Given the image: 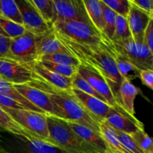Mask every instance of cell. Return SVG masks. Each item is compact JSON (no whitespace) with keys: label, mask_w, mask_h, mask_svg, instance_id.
<instances>
[{"label":"cell","mask_w":153,"mask_h":153,"mask_svg":"<svg viewBox=\"0 0 153 153\" xmlns=\"http://www.w3.org/2000/svg\"><path fill=\"white\" fill-rule=\"evenodd\" d=\"M143 43L153 52V18L149 20L143 34Z\"/></svg>","instance_id":"39"},{"label":"cell","mask_w":153,"mask_h":153,"mask_svg":"<svg viewBox=\"0 0 153 153\" xmlns=\"http://www.w3.org/2000/svg\"><path fill=\"white\" fill-rule=\"evenodd\" d=\"M73 131L88 145L94 148L98 153H107V147L100 133L96 132L88 127L76 122L64 120Z\"/></svg>","instance_id":"19"},{"label":"cell","mask_w":153,"mask_h":153,"mask_svg":"<svg viewBox=\"0 0 153 153\" xmlns=\"http://www.w3.org/2000/svg\"><path fill=\"white\" fill-rule=\"evenodd\" d=\"M0 15L22 25L19 10L16 1L13 0H0Z\"/></svg>","instance_id":"27"},{"label":"cell","mask_w":153,"mask_h":153,"mask_svg":"<svg viewBox=\"0 0 153 153\" xmlns=\"http://www.w3.org/2000/svg\"><path fill=\"white\" fill-rule=\"evenodd\" d=\"M32 73V77L37 78L52 87L63 91H71L73 89L72 79L61 76L45 68L38 61L28 66Z\"/></svg>","instance_id":"16"},{"label":"cell","mask_w":153,"mask_h":153,"mask_svg":"<svg viewBox=\"0 0 153 153\" xmlns=\"http://www.w3.org/2000/svg\"><path fill=\"white\" fill-rule=\"evenodd\" d=\"M0 153H10L8 150L5 149V147L3 145L2 141H1V136H0Z\"/></svg>","instance_id":"42"},{"label":"cell","mask_w":153,"mask_h":153,"mask_svg":"<svg viewBox=\"0 0 153 153\" xmlns=\"http://www.w3.org/2000/svg\"><path fill=\"white\" fill-rule=\"evenodd\" d=\"M139 78L145 86L150 90H153V70H140L139 73Z\"/></svg>","instance_id":"41"},{"label":"cell","mask_w":153,"mask_h":153,"mask_svg":"<svg viewBox=\"0 0 153 153\" xmlns=\"http://www.w3.org/2000/svg\"><path fill=\"white\" fill-rule=\"evenodd\" d=\"M140 92L139 88L129 81L123 79L119 89V99L120 105L124 110L132 116L134 115V100Z\"/></svg>","instance_id":"21"},{"label":"cell","mask_w":153,"mask_h":153,"mask_svg":"<svg viewBox=\"0 0 153 153\" xmlns=\"http://www.w3.org/2000/svg\"><path fill=\"white\" fill-rule=\"evenodd\" d=\"M31 1L43 21L49 26H52L54 16H55L53 0H31Z\"/></svg>","instance_id":"25"},{"label":"cell","mask_w":153,"mask_h":153,"mask_svg":"<svg viewBox=\"0 0 153 153\" xmlns=\"http://www.w3.org/2000/svg\"><path fill=\"white\" fill-rule=\"evenodd\" d=\"M19 126L40 138V140L52 143L49 135L46 115L26 109H14L2 108Z\"/></svg>","instance_id":"5"},{"label":"cell","mask_w":153,"mask_h":153,"mask_svg":"<svg viewBox=\"0 0 153 153\" xmlns=\"http://www.w3.org/2000/svg\"><path fill=\"white\" fill-rule=\"evenodd\" d=\"M103 2L110 7L117 15L127 17L130 9L129 0H102Z\"/></svg>","instance_id":"35"},{"label":"cell","mask_w":153,"mask_h":153,"mask_svg":"<svg viewBox=\"0 0 153 153\" xmlns=\"http://www.w3.org/2000/svg\"><path fill=\"white\" fill-rule=\"evenodd\" d=\"M59 35L79 43L98 44L102 42L101 33L94 25L79 20H55L52 24Z\"/></svg>","instance_id":"4"},{"label":"cell","mask_w":153,"mask_h":153,"mask_svg":"<svg viewBox=\"0 0 153 153\" xmlns=\"http://www.w3.org/2000/svg\"><path fill=\"white\" fill-rule=\"evenodd\" d=\"M77 73L88 82L94 90L106 100L110 107H114L117 104L111 91L110 87L100 73L82 64L78 67Z\"/></svg>","instance_id":"13"},{"label":"cell","mask_w":153,"mask_h":153,"mask_svg":"<svg viewBox=\"0 0 153 153\" xmlns=\"http://www.w3.org/2000/svg\"><path fill=\"white\" fill-rule=\"evenodd\" d=\"M0 94H5V95L11 96L13 98H15L16 100H17L18 101L20 102L21 103H22L24 105L26 106V107L28 108V110L34 111H37L39 112V113L45 114V113L43 111L35 107L34 105H33L31 104V102H29L28 100H25L21 94H19V93L16 91V90L14 88L13 85L6 82V81L3 80L1 78H0Z\"/></svg>","instance_id":"26"},{"label":"cell","mask_w":153,"mask_h":153,"mask_svg":"<svg viewBox=\"0 0 153 153\" xmlns=\"http://www.w3.org/2000/svg\"><path fill=\"white\" fill-rule=\"evenodd\" d=\"M0 106L1 108L14 109H26L28 108L10 95L0 94Z\"/></svg>","instance_id":"37"},{"label":"cell","mask_w":153,"mask_h":153,"mask_svg":"<svg viewBox=\"0 0 153 153\" xmlns=\"http://www.w3.org/2000/svg\"><path fill=\"white\" fill-rule=\"evenodd\" d=\"M129 28L126 17L117 15L116 23H115L114 34L111 39V41L115 43H122L131 37Z\"/></svg>","instance_id":"29"},{"label":"cell","mask_w":153,"mask_h":153,"mask_svg":"<svg viewBox=\"0 0 153 153\" xmlns=\"http://www.w3.org/2000/svg\"><path fill=\"white\" fill-rule=\"evenodd\" d=\"M13 87L25 100L37 108L43 111L45 114L58 117V113L46 93L28 83L13 85Z\"/></svg>","instance_id":"12"},{"label":"cell","mask_w":153,"mask_h":153,"mask_svg":"<svg viewBox=\"0 0 153 153\" xmlns=\"http://www.w3.org/2000/svg\"><path fill=\"white\" fill-rule=\"evenodd\" d=\"M20 140L22 143L19 153H68L58 146L37 139Z\"/></svg>","instance_id":"22"},{"label":"cell","mask_w":153,"mask_h":153,"mask_svg":"<svg viewBox=\"0 0 153 153\" xmlns=\"http://www.w3.org/2000/svg\"><path fill=\"white\" fill-rule=\"evenodd\" d=\"M0 27L10 39L16 38L26 32L23 25L16 23L0 15Z\"/></svg>","instance_id":"30"},{"label":"cell","mask_w":153,"mask_h":153,"mask_svg":"<svg viewBox=\"0 0 153 153\" xmlns=\"http://www.w3.org/2000/svg\"><path fill=\"white\" fill-rule=\"evenodd\" d=\"M53 6L55 13L54 21L67 19L79 20L88 22L92 25L85 10L83 0H53Z\"/></svg>","instance_id":"11"},{"label":"cell","mask_w":153,"mask_h":153,"mask_svg":"<svg viewBox=\"0 0 153 153\" xmlns=\"http://www.w3.org/2000/svg\"><path fill=\"white\" fill-rule=\"evenodd\" d=\"M83 3L92 25L97 31L103 34L105 22L100 0H83Z\"/></svg>","instance_id":"24"},{"label":"cell","mask_w":153,"mask_h":153,"mask_svg":"<svg viewBox=\"0 0 153 153\" xmlns=\"http://www.w3.org/2000/svg\"><path fill=\"white\" fill-rule=\"evenodd\" d=\"M100 133L107 147V153H128L120 143L115 130L105 120L100 123Z\"/></svg>","instance_id":"23"},{"label":"cell","mask_w":153,"mask_h":153,"mask_svg":"<svg viewBox=\"0 0 153 153\" xmlns=\"http://www.w3.org/2000/svg\"><path fill=\"white\" fill-rule=\"evenodd\" d=\"M46 117L52 144L68 153H98L79 137L64 120L52 115Z\"/></svg>","instance_id":"3"},{"label":"cell","mask_w":153,"mask_h":153,"mask_svg":"<svg viewBox=\"0 0 153 153\" xmlns=\"http://www.w3.org/2000/svg\"><path fill=\"white\" fill-rule=\"evenodd\" d=\"M100 3H101L103 18H104L105 22V30L103 34L106 37H108L110 40H111L114 36V34L115 23H116L117 14L114 10H112L110 7H108L103 2L102 0H100Z\"/></svg>","instance_id":"28"},{"label":"cell","mask_w":153,"mask_h":153,"mask_svg":"<svg viewBox=\"0 0 153 153\" xmlns=\"http://www.w3.org/2000/svg\"><path fill=\"white\" fill-rule=\"evenodd\" d=\"M11 39L2 31L0 27V58H7Z\"/></svg>","instance_id":"38"},{"label":"cell","mask_w":153,"mask_h":153,"mask_svg":"<svg viewBox=\"0 0 153 153\" xmlns=\"http://www.w3.org/2000/svg\"><path fill=\"white\" fill-rule=\"evenodd\" d=\"M37 61L47 70L54 72L55 73H58L61 76H65V77L72 79L77 73L78 67L57 64V63L46 61V60H39Z\"/></svg>","instance_id":"31"},{"label":"cell","mask_w":153,"mask_h":153,"mask_svg":"<svg viewBox=\"0 0 153 153\" xmlns=\"http://www.w3.org/2000/svg\"><path fill=\"white\" fill-rule=\"evenodd\" d=\"M101 40L109 53L113 57L117 68L122 79L131 82V80H134L137 78H139L140 70L136 68L115 49L111 40H110L102 33H101Z\"/></svg>","instance_id":"15"},{"label":"cell","mask_w":153,"mask_h":153,"mask_svg":"<svg viewBox=\"0 0 153 153\" xmlns=\"http://www.w3.org/2000/svg\"><path fill=\"white\" fill-rule=\"evenodd\" d=\"M72 85H73V88H76V89L79 90V91H82V92L85 93V94H88V95L96 97L98 100L107 103L106 100L100 94H98L94 90V88L88 82H86L80 75L78 74V73H76L72 78Z\"/></svg>","instance_id":"34"},{"label":"cell","mask_w":153,"mask_h":153,"mask_svg":"<svg viewBox=\"0 0 153 153\" xmlns=\"http://www.w3.org/2000/svg\"><path fill=\"white\" fill-rule=\"evenodd\" d=\"M5 131L7 132L16 135L19 139L32 140L37 139L40 140L37 136L27 131L25 128L19 126L17 123L13 120V118L7 113H6L2 108L0 106V131Z\"/></svg>","instance_id":"20"},{"label":"cell","mask_w":153,"mask_h":153,"mask_svg":"<svg viewBox=\"0 0 153 153\" xmlns=\"http://www.w3.org/2000/svg\"><path fill=\"white\" fill-rule=\"evenodd\" d=\"M15 1L19 10L22 25L27 31L37 37L52 28L43 21L31 0H16Z\"/></svg>","instance_id":"9"},{"label":"cell","mask_w":153,"mask_h":153,"mask_svg":"<svg viewBox=\"0 0 153 153\" xmlns=\"http://www.w3.org/2000/svg\"><path fill=\"white\" fill-rule=\"evenodd\" d=\"M105 121L116 131L128 134L144 128L143 123L137 120L135 116L127 113L123 108L118 104L111 107Z\"/></svg>","instance_id":"8"},{"label":"cell","mask_w":153,"mask_h":153,"mask_svg":"<svg viewBox=\"0 0 153 153\" xmlns=\"http://www.w3.org/2000/svg\"><path fill=\"white\" fill-rule=\"evenodd\" d=\"M28 84L47 94L58 113V118L73 121L100 133V122L86 110L72 91L58 89L34 77Z\"/></svg>","instance_id":"2"},{"label":"cell","mask_w":153,"mask_h":153,"mask_svg":"<svg viewBox=\"0 0 153 153\" xmlns=\"http://www.w3.org/2000/svg\"><path fill=\"white\" fill-rule=\"evenodd\" d=\"M115 49L139 70H153V52L143 44H137L132 37L122 43L112 42Z\"/></svg>","instance_id":"6"},{"label":"cell","mask_w":153,"mask_h":153,"mask_svg":"<svg viewBox=\"0 0 153 153\" xmlns=\"http://www.w3.org/2000/svg\"><path fill=\"white\" fill-rule=\"evenodd\" d=\"M0 78L12 85L28 83L32 73L28 66L8 58H0Z\"/></svg>","instance_id":"10"},{"label":"cell","mask_w":153,"mask_h":153,"mask_svg":"<svg viewBox=\"0 0 153 153\" xmlns=\"http://www.w3.org/2000/svg\"><path fill=\"white\" fill-rule=\"evenodd\" d=\"M7 58L27 66L38 61L36 36L26 31L19 37L11 39Z\"/></svg>","instance_id":"7"},{"label":"cell","mask_w":153,"mask_h":153,"mask_svg":"<svg viewBox=\"0 0 153 153\" xmlns=\"http://www.w3.org/2000/svg\"><path fill=\"white\" fill-rule=\"evenodd\" d=\"M67 52L76 58L80 64L100 73L107 82L117 103L120 105L119 89L123 79L118 72L113 57L102 42L98 44H84L68 40L56 33Z\"/></svg>","instance_id":"1"},{"label":"cell","mask_w":153,"mask_h":153,"mask_svg":"<svg viewBox=\"0 0 153 153\" xmlns=\"http://www.w3.org/2000/svg\"><path fill=\"white\" fill-rule=\"evenodd\" d=\"M131 4L137 6L150 16H153V1L152 0H129Z\"/></svg>","instance_id":"40"},{"label":"cell","mask_w":153,"mask_h":153,"mask_svg":"<svg viewBox=\"0 0 153 153\" xmlns=\"http://www.w3.org/2000/svg\"><path fill=\"white\" fill-rule=\"evenodd\" d=\"M39 60H46V61H52L57 64H64V65L72 66V67H78L80 65V62L76 58L70 55L68 52H61L52 55H46Z\"/></svg>","instance_id":"32"},{"label":"cell","mask_w":153,"mask_h":153,"mask_svg":"<svg viewBox=\"0 0 153 153\" xmlns=\"http://www.w3.org/2000/svg\"><path fill=\"white\" fill-rule=\"evenodd\" d=\"M130 135L142 153H153L152 139L145 131L144 128L138 130Z\"/></svg>","instance_id":"33"},{"label":"cell","mask_w":153,"mask_h":153,"mask_svg":"<svg viewBox=\"0 0 153 153\" xmlns=\"http://www.w3.org/2000/svg\"><path fill=\"white\" fill-rule=\"evenodd\" d=\"M115 132L117 135L120 143H121L122 146L126 149V152L128 153H142L130 134L116 131V130H115Z\"/></svg>","instance_id":"36"},{"label":"cell","mask_w":153,"mask_h":153,"mask_svg":"<svg viewBox=\"0 0 153 153\" xmlns=\"http://www.w3.org/2000/svg\"><path fill=\"white\" fill-rule=\"evenodd\" d=\"M130 2V1H129ZM152 16L130 2V9L127 15V22L132 39L137 44L143 43V34Z\"/></svg>","instance_id":"14"},{"label":"cell","mask_w":153,"mask_h":153,"mask_svg":"<svg viewBox=\"0 0 153 153\" xmlns=\"http://www.w3.org/2000/svg\"><path fill=\"white\" fill-rule=\"evenodd\" d=\"M36 46L38 61L40 58L46 55H52L61 52H67L64 47L53 27L40 36H36Z\"/></svg>","instance_id":"18"},{"label":"cell","mask_w":153,"mask_h":153,"mask_svg":"<svg viewBox=\"0 0 153 153\" xmlns=\"http://www.w3.org/2000/svg\"><path fill=\"white\" fill-rule=\"evenodd\" d=\"M72 92L83 105L86 110L93 115L100 122V123L105 120L111 109V107L107 103L76 88H73Z\"/></svg>","instance_id":"17"}]
</instances>
